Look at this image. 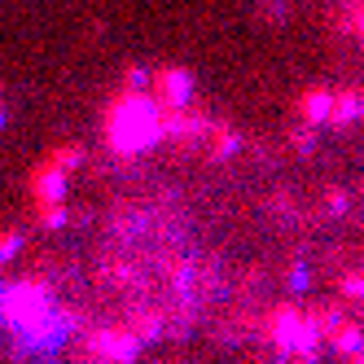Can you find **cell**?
Instances as JSON below:
<instances>
[{"label": "cell", "instance_id": "obj_1", "mask_svg": "<svg viewBox=\"0 0 364 364\" xmlns=\"http://www.w3.org/2000/svg\"><path fill=\"white\" fill-rule=\"evenodd\" d=\"M163 136V114L149 97L127 92L110 106V145L119 154H141Z\"/></svg>", "mask_w": 364, "mask_h": 364}, {"label": "cell", "instance_id": "obj_2", "mask_svg": "<svg viewBox=\"0 0 364 364\" xmlns=\"http://www.w3.org/2000/svg\"><path fill=\"white\" fill-rule=\"evenodd\" d=\"M154 80H159V97L167 101V106H176V110L193 97V75L189 70H159Z\"/></svg>", "mask_w": 364, "mask_h": 364}, {"label": "cell", "instance_id": "obj_9", "mask_svg": "<svg viewBox=\"0 0 364 364\" xmlns=\"http://www.w3.org/2000/svg\"><path fill=\"white\" fill-rule=\"evenodd\" d=\"M0 123H5V110H0Z\"/></svg>", "mask_w": 364, "mask_h": 364}, {"label": "cell", "instance_id": "obj_4", "mask_svg": "<svg viewBox=\"0 0 364 364\" xmlns=\"http://www.w3.org/2000/svg\"><path fill=\"white\" fill-rule=\"evenodd\" d=\"M36 193H40V202H58V198L66 193L62 167H58V171H40V176H36Z\"/></svg>", "mask_w": 364, "mask_h": 364}, {"label": "cell", "instance_id": "obj_6", "mask_svg": "<svg viewBox=\"0 0 364 364\" xmlns=\"http://www.w3.org/2000/svg\"><path fill=\"white\" fill-rule=\"evenodd\" d=\"M355 114H360V92L333 101V123H355Z\"/></svg>", "mask_w": 364, "mask_h": 364}, {"label": "cell", "instance_id": "obj_8", "mask_svg": "<svg viewBox=\"0 0 364 364\" xmlns=\"http://www.w3.org/2000/svg\"><path fill=\"white\" fill-rule=\"evenodd\" d=\"M18 242H22V232H9V237L0 242V259H9V255L18 250Z\"/></svg>", "mask_w": 364, "mask_h": 364}, {"label": "cell", "instance_id": "obj_7", "mask_svg": "<svg viewBox=\"0 0 364 364\" xmlns=\"http://www.w3.org/2000/svg\"><path fill=\"white\" fill-rule=\"evenodd\" d=\"M333 343H338V351H360V329L355 325H343L333 333Z\"/></svg>", "mask_w": 364, "mask_h": 364}, {"label": "cell", "instance_id": "obj_5", "mask_svg": "<svg viewBox=\"0 0 364 364\" xmlns=\"http://www.w3.org/2000/svg\"><path fill=\"white\" fill-rule=\"evenodd\" d=\"M329 110H333V92H311V97H303V114H307V123H325Z\"/></svg>", "mask_w": 364, "mask_h": 364}, {"label": "cell", "instance_id": "obj_3", "mask_svg": "<svg viewBox=\"0 0 364 364\" xmlns=\"http://www.w3.org/2000/svg\"><path fill=\"white\" fill-rule=\"evenodd\" d=\"M272 333H277V343H281V351H294V343H299V333H303V321L294 316V311H281V316L272 321Z\"/></svg>", "mask_w": 364, "mask_h": 364}]
</instances>
